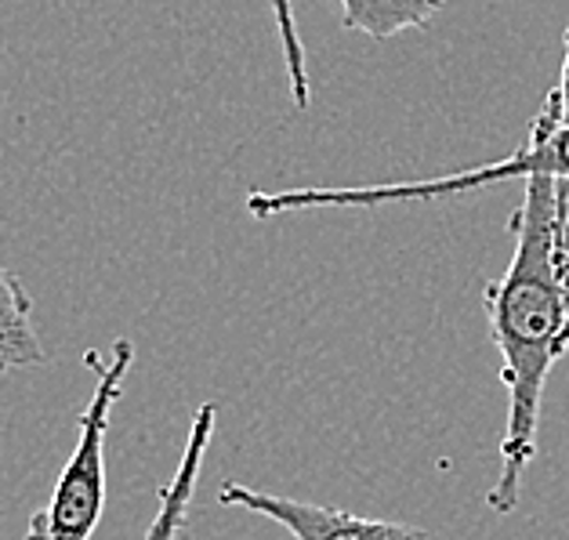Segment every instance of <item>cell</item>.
Returning a JSON list of instances; mask_svg holds the SVG:
<instances>
[{"instance_id":"cell-4","label":"cell","mask_w":569,"mask_h":540,"mask_svg":"<svg viewBox=\"0 0 569 540\" xmlns=\"http://www.w3.org/2000/svg\"><path fill=\"white\" fill-rule=\"evenodd\" d=\"M218 501L226 508H243V511H251V516L280 522L295 540H432L425 530H418V526L352 516V511H341V508L243 487V482H226V487L218 490Z\"/></svg>"},{"instance_id":"cell-5","label":"cell","mask_w":569,"mask_h":540,"mask_svg":"<svg viewBox=\"0 0 569 540\" xmlns=\"http://www.w3.org/2000/svg\"><path fill=\"white\" fill-rule=\"evenodd\" d=\"M214 428H218V407L200 403L197 418H192V428H189L182 461H178L168 487H160V508H157V516H152L142 540H178V533H182V526L189 519L192 493H197V482L203 472V457L211 450Z\"/></svg>"},{"instance_id":"cell-2","label":"cell","mask_w":569,"mask_h":540,"mask_svg":"<svg viewBox=\"0 0 569 540\" xmlns=\"http://www.w3.org/2000/svg\"><path fill=\"white\" fill-rule=\"evenodd\" d=\"M545 174L569 182V123H559L537 109L530 123V134L519 152L505 160L479 163L457 174L439 178H418V182H385V186H352V189H280V192H247V214L251 218H280L298 211H323V207H381V203H407V200H447V197H468L486 186H501L511 178Z\"/></svg>"},{"instance_id":"cell-8","label":"cell","mask_w":569,"mask_h":540,"mask_svg":"<svg viewBox=\"0 0 569 540\" xmlns=\"http://www.w3.org/2000/svg\"><path fill=\"white\" fill-rule=\"evenodd\" d=\"M272 19H276V33H280L283 66H287V80H290V94H295V106L309 109L312 80H309V66H305V44H301V33H298L295 4H290V0H272Z\"/></svg>"},{"instance_id":"cell-6","label":"cell","mask_w":569,"mask_h":540,"mask_svg":"<svg viewBox=\"0 0 569 540\" xmlns=\"http://www.w3.org/2000/svg\"><path fill=\"white\" fill-rule=\"evenodd\" d=\"M48 359L33 323V298L19 272L0 261V378L11 370L40 367Z\"/></svg>"},{"instance_id":"cell-3","label":"cell","mask_w":569,"mask_h":540,"mask_svg":"<svg viewBox=\"0 0 569 540\" xmlns=\"http://www.w3.org/2000/svg\"><path fill=\"white\" fill-rule=\"evenodd\" d=\"M88 367L94 370V392L80 413L77 447L69 453L59 482L51 490V501L30 519L26 540H91L106 511V439L109 418L117 399L123 396V381L134 367V344L117 338L113 349H91Z\"/></svg>"},{"instance_id":"cell-9","label":"cell","mask_w":569,"mask_h":540,"mask_svg":"<svg viewBox=\"0 0 569 540\" xmlns=\"http://www.w3.org/2000/svg\"><path fill=\"white\" fill-rule=\"evenodd\" d=\"M562 44H566V54H562V69H559V84H555L540 109H545L548 117H555L559 123H569V22H566V33H562Z\"/></svg>"},{"instance_id":"cell-7","label":"cell","mask_w":569,"mask_h":540,"mask_svg":"<svg viewBox=\"0 0 569 540\" xmlns=\"http://www.w3.org/2000/svg\"><path fill=\"white\" fill-rule=\"evenodd\" d=\"M341 26L370 40H392L407 30H425L447 0H338Z\"/></svg>"},{"instance_id":"cell-1","label":"cell","mask_w":569,"mask_h":540,"mask_svg":"<svg viewBox=\"0 0 569 540\" xmlns=\"http://www.w3.org/2000/svg\"><path fill=\"white\" fill-rule=\"evenodd\" d=\"M516 254L482 290L486 323L501 352L508 418L501 436V472L486 493L493 516L519 508L522 476L537 457L545 384L569 352V182L533 174L511 214Z\"/></svg>"}]
</instances>
